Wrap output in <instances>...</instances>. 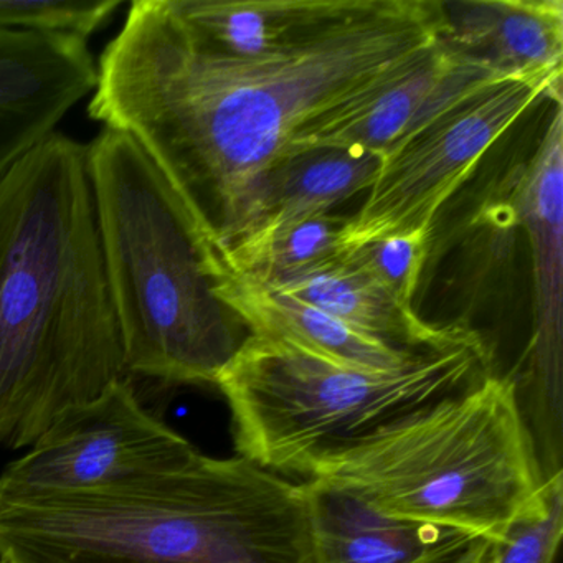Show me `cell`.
<instances>
[{"label": "cell", "mask_w": 563, "mask_h": 563, "mask_svg": "<svg viewBox=\"0 0 563 563\" xmlns=\"http://www.w3.org/2000/svg\"><path fill=\"white\" fill-rule=\"evenodd\" d=\"M441 27L438 0H354L286 47L233 58L200 48L167 0H134L88 114L136 141L216 253L299 128L433 47Z\"/></svg>", "instance_id": "1"}, {"label": "cell", "mask_w": 563, "mask_h": 563, "mask_svg": "<svg viewBox=\"0 0 563 563\" xmlns=\"http://www.w3.org/2000/svg\"><path fill=\"white\" fill-rule=\"evenodd\" d=\"M124 377L87 146L55 131L0 179V448Z\"/></svg>", "instance_id": "2"}, {"label": "cell", "mask_w": 563, "mask_h": 563, "mask_svg": "<svg viewBox=\"0 0 563 563\" xmlns=\"http://www.w3.org/2000/svg\"><path fill=\"white\" fill-rule=\"evenodd\" d=\"M14 563H314L305 483L243 456L0 506Z\"/></svg>", "instance_id": "3"}, {"label": "cell", "mask_w": 563, "mask_h": 563, "mask_svg": "<svg viewBox=\"0 0 563 563\" xmlns=\"http://www.w3.org/2000/svg\"><path fill=\"white\" fill-rule=\"evenodd\" d=\"M87 166L128 377L216 385L250 331L213 292L192 217L121 131L87 144Z\"/></svg>", "instance_id": "4"}, {"label": "cell", "mask_w": 563, "mask_h": 563, "mask_svg": "<svg viewBox=\"0 0 563 563\" xmlns=\"http://www.w3.org/2000/svg\"><path fill=\"white\" fill-rule=\"evenodd\" d=\"M560 476H545L516 378L490 372L309 479L347 487L390 516L500 543L545 506Z\"/></svg>", "instance_id": "5"}, {"label": "cell", "mask_w": 563, "mask_h": 563, "mask_svg": "<svg viewBox=\"0 0 563 563\" xmlns=\"http://www.w3.org/2000/svg\"><path fill=\"white\" fill-rule=\"evenodd\" d=\"M490 372L477 334L397 371L355 367L285 339L250 334L216 385L229 405L239 456L309 479Z\"/></svg>", "instance_id": "6"}, {"label": "cell", "mask_w": 563, "mask_h": 563, "mask_svg": "<svg viewBox=\"0 0 563 563\" xmlns=\"http://www.w3.org/2000/svg\"><path fill=\"white\" fill-rule=\"evenodd\" d=\"M562 77L504 78L438 114L382 157L358 212L339 232V253L372 240L431 229L444 202L489 147L543 98L560 101Z\"/></svg>", "instance_id": "7"}, {"label": "cell", "mask_w": 563, "mask_h": 563, "mask_svg": "<svg viewBox=\"0 0 563 563\" xmlns=\"http://www.w3.org/2000/svg\"><path fill=\"white\" fill-rule=\"evenodd\" d=\"M194 443L141 404L133 378L62 411L0 473V506L84 493L186 466Z\"/></svg>", "instance_id": "8"}, {"label": "cell", "mask_w": 563, "mask_h": 563, "mask_svg": "<svg viewBox=\"0 0 563 563\" xmlns=\"http://www.w3.org/2000/svg\"><path fill=\"white\" fill-rule=\"evenodd\" d=\"M504 80L440 41L299 128L282 157L312 150H355L387 156L448 108Z\"/></svg>", "instance_id": "9"}, {"label": "cell", "mask_w": 563, "mask_h": 563, "mask_svg": "<svg viewBox=\"0 0 563 563\" xmlns=\"http://www.w3.org/2000/svg\"><path fill=\"white\" fill-rule=\"evenodd\" d=\"M562 107L519 184V210L529 232L536 269V331L532 352L536 390L526 408L530 430L543 448L562 443L560 342H562Z\"/></svg>", "instance_id": "10"}, {"label": "cell", "mask_w": 563, "mask_h": 563, "mask_svg": "<svg viewBox=\"0 0 563 563\" xmlns=\"http://www.w3.org/2000/svg\"><path fill=\"white\" fill-rule=\"evenodd\" d=\"M97 80L87 38L0 32V179L91 97Z\"/></svg>", "instance_id": "11"}, {"label": "cell", "mask_w": 563, "mask_h": 563, "mask_svg": "<svg viewBox=\"0 0 563 563\" xmlns=\"http://www.w3.org/2000/svg\"><path fill=\"white\" fill-rule=\"evenodd\" d=\"M302 483L314 563H437L474 540L460 530L390 516L331 481Z\"/></svg>", "instance_id": "12"}, {"label": "cell", "mask_w": 563, "mask_h": 563, "mask_svg": "<svg viewBox=\"0 0 563 563\" xmlns=\"http://www.w3.org/2000/svg\"><path fill=\"white\" fill-rule=\"evenodd\" d=\"M440 42L504 78L562 77V0L441 2Z\"/></svg>", "instance_id": "13"}, {"label": "cell", "mask_w": 563, "mask_h": 563, "mask_svg": "<svg viewBox=\"0 0 563 563\" xmlns=\"http://www.w3.org/2000/svg\"><path fill=\"white\" fill-rule=\"evenodd\" d=\"M209 278L217 298L239 316L250 334L285 339L331 361L374 371H397L428 354L365 334L322 309L255 279L227 273H213Z\"/></svg>", "instance_id": "14"}, {"label": "cell", "mask_w": 563, "mask_h": 563, "mask_svg": "<svg viewBox=\"0 0 563 563\" xmlns=\"http://www.w3.org/2000/svg\"><path fill=\"white\" fill-rule=\"evenodd\" d=\"M263 285L288 292L365 334L407 351H440L476 334L456 325L440 328L421 321L413 308L400 305L341 255Z\"/></svg>", "instance_id": "15"}, {"label": "cell", "mask_w": 563, "mask_h": 563, "mask_svg": "<svg viewBox=\"0 0 563 563\" xmlns=\"http://www.w3.org/2000/svg\"><path fill=\"white\" fill-rule=\"evenodd\" d=\"M380 166L377 154L355 150H312L282 157L256 184L225 246L260 230L328 216L339 203L371 189Z\"/></svg>", "instance_id": "16"}, {"label": "cell", "mask_w": 563, "mask_h": 563, "mask_svg": "<svg viewBox=\"0 0 563 563\" xmlns=\"http://www.w3.org/2000/svg\"><path fill=\"white\" fill-rule=\"evenodd\" d=\"M203 51L262 57L344 15L354 0H167Z\"/></svg>", "instance_id": "17"}, {"label": "cell", "mask_w": 563, "mask_h": 563, "mask_svg": "<svg viewBox=\"0 0 563 563\" xmlns=\"http://www.w3.org/2000/svg\"><path fill=\"white\" fill-rule=\"evenodd\" d=\"M430 235L431 229L413 230L372 240L338 255L364 272L400 305L413 308L411 301L423 272Z\"/></svg>", "instance_id": "18"}, {"label": "cell", "mask_w": 563, "mask_h": 563, "mask_svg": "<svg viewBox=\"0 0 563 563\" xmlns=\"http://www.w3.org/2000/svg\"><path fill=\"white\" fill-rule=\"evenodd\" d=\"M120 8V0H0V32H58L88 38Z\"/></svg>", "instance_id": "19"}, {"label": "cell", "mask_w": 563, "mask_h": 563, "mask_svg": "<svg viewBox=\"0 0 563 563\" xmlns=\"http://www.w3.org/2000/svg\"><path fill=\"white\" fill-rule=\"evenodd\" d=\"M563 530V479L556 477L542 509L520 520L500 543L493 563H553Z\"/></svg>", "instance_id": "20"}, {"label": "cell", "mask_w": 563, "mask_h": 563, "mask_svg": "<svg viewBox=\"0 0 563 563\" xmlns=\"http://www.w3.org/2000/svg\"><path fill=\"white\" fill-rule=\"evenodd\" d=\"M496 553V543L486 539H474L470 545L461 549L460 552L446 556L437 563H493Z\"/></svg>", "instance_id": "21"}, {"label": "cell", "mask_w": 563, "mask_h": 563, "mask_svg": "<svg viewBox=\"0 0 563 563\" xmlns=\"http://www.w3.org/2000/svg\"><path fill=\"white\" fill-rule=\"evenodd\" d=\"M0 563H14L11 559H8V556H0Z\"/></svg>", "instance_id": "22"}]
</instances>
